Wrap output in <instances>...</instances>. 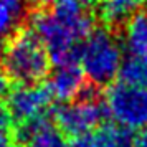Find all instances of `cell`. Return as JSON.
I'll return each mask as SVG.
<instances>
[{
    "label": "cell",
    "mask_w": 147,
    "mask_h": 147,
    "mask_svg": "<svg viewBox=\"0 0 147 147\" xmlns=\"http://www.w3.org/2000/svg\"><path fill=\"white\" fill-rule=\"evenodd\" d=\"M33 33L56 66L76 65L81 47L93 33L94 20L83 0H56L53 8L33 17Z\"/></svg>",
    "instance_id": "cell-1"
},
{
    "label": "cell",
    "mask_w": 147,
    "mask_h": 147,
    "mask_svg": "<svg viewBox=\"0 0 147 147\" xmlns=\"http://www.w3.org/2000/svg\"><path fill=\"white\" fill-rule=\"evenodd\" d=\"M3 73L18 84H38L50 71V56L32 30H20L8 40L2 55Z\"/></svg>",
    "instance_id": "cell-2"
},
{
    "label": "cell",
    "mask_w": 147,
    "mask_h": 147,
    "mask_svg": "<svg viewBox=\"0 0 147 147\" xmlns=\"http://www.w3.org/2000/svg\"><path fill=\"white\" fill-rule=\"evenodd\" d=\"M84 78L94 86H106L116 80L122 66V45L109 30H93L80 51Z\"/></svg>",
    "instance_id": "cell-3"
},
{
    "label": "cell",
    "mask_w": 147,
    "mask_h": 147,
    "mask_svg": "<svg viewBox=\"0 0 147 147\" xmlns=\"http://www.w3.org/2000/svg\"><path fill=\"white\" fill-rule=\"evenodd\" d=\"M106 111L117 126L144 129L147 126V89L119 83L109 88L106 94Z\"/></svg>",
    "instance_id": "cell-4"
},
{
    "label": "cell",
    "mask_w": 147,
    "mask_h": 147,
    "mask_svg": "<svg viewBox=\"0 0 147 147\" xmlns=\"http://www.w3.org/2000/svg\"><path fill=\"white\" fill-rule=\"evenodd\" d=\"M106 114V106L94 98L91 89H86L80 99L65 102L58 107L55 119L61 132L74 139L96 131Z\"/></svg>",
    "instance_id": "cell-5"
},
{
    "label": "cell",
    "mask_w": 147,
    "mask_h": 147,
    "mask_svg": "<svg viewBox=\"0 0 147 147\" xmlns=\"http://www.w3.org/2000/svg\"><path fill=\"white\" fill-rule=\"evenodd\" d=\"M50 104L51 96L40 84H18L7 94V111L20 124L43 119Z\"/></svg>",
    "instance_id": "cell-6"
},
{
    "label": "cell",
    "mask_w": 147,
    "mask_h": 147,
    "mask_svg": "<svg viewBox=\"0 0 147 147\" xmlns=\"http://www.w3.org/2000/svg\"><path fill=\"white\" fill-rule=\"evenodd\" d=\"M47 89L51 99L69 102L81 98L86 91L84 86V73L76 65H63L58 66L50 80H48Z\"/></svg>",
    "instance_id": "cell-7"
},
{
    "label": "cell",
    "mask_w": 147,
    "mask_h": 147,
    "mask_svg": "<svg viewBox=\"0 0 147 147\" xmlns=\"http://www.w3.org/2000/svg\"><path fill=\"white\" fill-rule=\"evenodd\" d=\"M68 147H136V139L126 127L107 124L89 134L74 137Z\"/></svg>",
    "instance_id": "cell-8"
},
{
    "label": "cell",
    "mask_w": 147,
    "mask_h": 147,
    "mask_svg": "<svg viewBox=\"0 0 147 147\" xmlns=\"http://www.w3.org/2000/svg\"><path fill=\"white\" fill-rule=\"evenodd\" d=\"M18 139L27 142L28 147H68L61 132L50 121H47V117L20 124Z\"/></svg>",
    "instance_id": "cell-9"
},
{
    "label": "cell",
    "mask_w": 147,
    "mask_h": 147,
    "mask_svg": "<svg viewBox=\"0 0 147 147\" xmlns=\"http://www.w3.org/2000/svg\"><path fill=\"white\" fill-rule=\"evenodd\" d=\"M122 47L131 56H147V8L132 13L124 22Z\"/></svg>",
    "instance_id": "cell-10"
},
{
    "label": "cell",
    "mask_w": 147,
    "mask_h": 147,
    "mask_svg": "<svg viewBox=\"0 0 147 147\" xmlns=\"http://www.w3.org/2000/svg\"><path fill=\"white\" fill-rule=\"evenodd\" d=\"M27 15L25 0H0V40L13 36Z\"/></svg>",
    "instance_id": "cell-11"
},
{
    "label": "cell",
    "mask_w": 147,
    "mask_h": 147,
    "mask_svg": "<svg viewBox=\"0 0 147 147\" xmlns=\"http://www.w3.org/2000/svg\"><path fill=\"white\" fill-rule=\"evenodd\" d=\"M142 7H147V0H101V17L107 23L117 25Z\"/></svg>",
    "instance_id": "cell-12"
},
{
    "label": "cell",
    "mask_w": 147,
    "mask_h": 147,
    "mask_svg": "<svg viewBox=\"0 0 147 147\" xmlns=\"http://www.w3.org/2000/svg\"><path fill=\"white\" fill-rule=\"evenodd\" d=\"M119 76L126 84L147 89V56H129L124 60Z\"/></svg>",
    "instance_id": "cell-13"
},
{
    "label": "cell",
    "mask_w": 147,
    "mask_h": 147,
    "mask_svg": "<svg viewBox=\"0 0 147 147\" xmlns=\"http://www.w3.org/2000/svg\"><path fill=\"white\" fill-rule=\"evenodd\" d=\"M12 132V117L7 111V106L0 102V134H10Z\"/></svg>",
    "instance_id": "cell-14"
},
{
    "label": "cell",
    "mask_w": 147,
    "mask_h": 147,
    "mask_svg": "<svg viewBox=\"0 0 147 147\" xmlns=\"http://www.w3.org/2000/svg\"><path fill=\"white\" fill-rule=\"evenodd\" d=\"M10 93V80L3 71H0V98L7 96Z\"/></svg>",
    "instance_id": "cell-15"
},
{
    "label": "cell",
    "mask_w": 147,
    "mask_h": 147,
    "mask_svg": "<svg viewBox=\"0 0 147 147\" xmlns=\"http://www.w3.org/2000/svg\"><path fill=\"white\" fill-rule=\"evenodd\" d=\"M136 147H147V126L144 127V131L140 132V136L136 139Z\"/></svg>",
    "instance_id": "cell-16"
},
{
    "label": "cell",
    "mask_w": 147,
    "mask_h": 147,
    "mask_svg": "<svg viewBox=\"0 0 147 147\" xmlns=\"http://www.w3.org/2000/svg\"><path fill=\"white\" fill-rule=\"evenodd\" d=\"M25 2H27V3H32L35 7H47V5L55 3L56 0H25Z\"/></svg>",
    "instance_id": "cell-17"
},
{
    "label": "cell",
    "mask_w": 147,
    "mask_h": 147,
    "mask_svg": "<svg viewBox=\"0 0 147 147\" xmlns=\"http://www.w3.org/2000/svg\"><path fill=\"white\" fill-rule=\"evenodd\" d=\"M83 2H84V3H86V5H89V3H93L94 0H83Z\"/></svg>",
    "instance_id": "cell-18"
},
{
    "label": "cell",
    "mask_w": 147,
    "mask_h": 147,
    "mask_svg": "<svg viewBox=\"0 0 147 147\" xmlns=\"http://www.w3.org/2000/svg\"><path fill=\"white\" fill-rule=\"evenodd\" d=\"M0 60H2V48H0Z\"/></svg>",
    "instance_id": "cell-19"
}]
</instances>
